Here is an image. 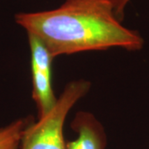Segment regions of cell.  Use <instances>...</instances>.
<instances>
[{
    "label": "cell",
    "instance_id": "1",
    "mask_svg": "<svg viewBox=\"0 0 149 149\" xmlns=\"http://www.w3.org/2000/svg\"><path fill=\"white\" fill-rule=\"evenodd\" d=\"M15 20L54 58L113 47L134 52L144 44L139 32L123 26L105 0H65L56 9L17 13Z\"/></svg>",
    "mask_w": 149,
    "mask_h": 149
},
{
    "label": "cell",
    "instance_id": "2",
    "mask_svg": "<svg viewBox=\"0 0 149 149\" xmlns=\"http://www.w3.org/2000/svg\"><path fill=\"white\" fill-rule=\"evenodd\" d=\"M91 87L86 80H73L64 91L51 111L35 122L32 118L22 133L17 149H66L64 125L70 110Z\"/></svg>",
    "mask_w": 149,
    "mask_h": 149
},
{
    "label": "cell",
    "instance_id": "3",
    "mask_svg": "<svg viewBox=\"0 0 149 149\" xmlns=\"http://www.w3.org/2000/svg\"><path fill=\"white\" fill-rule=\"evenodd\" d=\"M31 54L32 99L37 109V118L52 109L57 101L52 86L54 57L37 37L27 34Z\"/></svg>",
    "mask_w": 149,
    "mask_h": 149
},
{
    "label": "cell",
    "instance_id": "4",
    "mask_svg": "<svg viewBox=\"0 0 149 149\" xmlns=\"http://www.w3.org/2000/svg\"><path fill=\"white\" fill-rule=\"evenodd\" d=\"M70 127L76 137L66 141V149H106L104 128L93 113L86 111L76 113Z\"/></svg>",
    "mask_w": 149,
    "mask_h": 149
},
{
    "label": "cell",
    "instance_id": "5",
    "mask_svg": "<svg viewBox=\"0 0 149 149\" xmlns=\"http://www.w3.org/2000/svg\"><path fill=\"white\" fill-rule=\"evenodd\" d=\"M32 117L22 118L0 128V149H17L22 133L32 120Z\"/></svg>",
    "mask_w": 149,
    "mask_h": 149
},
{
    "label": "cell",
    "instance_id": "6",
    "mask_svg": "<svg viewBox=\"0 0 149 149\" xmlns=\"http://www.w3.org/2000/svg\"><path fill=\"white\" fill-rule=\"evenodd\" d=\"M108 2L113 8L114 15L121 22L123 18L125 8L130 0H105Z\"/></svg>",
    "mask_w": 149,
    "mask_h": 149
}]
</instances>
